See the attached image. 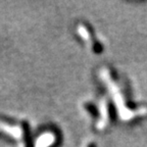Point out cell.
I'll use <instances>...</instances> for the list:
<instances>
[{
  "instance_id": "6da1fadb",
  "label": "cell",
  "mask_w": 147,
  "mask_h": 147,
  "mask_svg": "<svg viewBox=\"0 0 147 147\" xmlns=\"http://www.w3.org/2000/svg\"><path fill=\"white\" fill-rule=\"evenodd\" d=\"M55 142V136L52 133H44L38 137L35 147H50Z\"/></svg>"
}]
</instances>
